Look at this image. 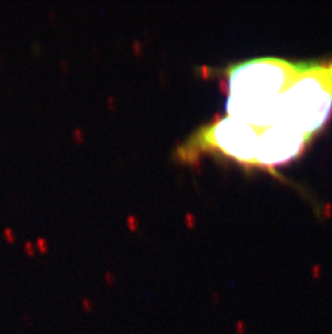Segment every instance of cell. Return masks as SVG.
<instances>
[{"mask_svg": "<svg viewBox=\"0 0 332 334\" xmlns=\"http://www.w3.org/2000/svg\"><path fill=\"white\" fill-rule=\"evenodd\" d=\"M228 116L257 139L256 167L273 170L299 157L332 111V62L291 63L273 58L228 70Z\"/></svg>", "mask_w": 332, "mask_h": 334, "instance_id": "cell-1", "label": "cell"}, {"mask_svg": "<svg viewBox=\"0 0 332 334\" xmlns=\"http://www.w3.org/2000/svg\"><path fill=\"white\" fill-rule=\"evenodd\" d=\"M3 238L8 243L13 244L15 242V234H14L13 229L10 227H6L3 230Z\"/></svg>", "mask_w": 332, "mask_h": 334, "instance_id": "cell-2", "label": "cell"}, {"mask_svg": "<svg viewBox=\"0 0 332 334\" xmlns=\"http://www.w3.org/2000/svg\"><path fill=\"white\" fill-rule=\"evenodd\" d=\"M36 247H37L38 251L41 254H45L48 252V242L43 238H38L37 241H36Z\"/></svg>", "mask_w": 332, "mask_h": 334, "instance_id": "cell-3", "label": "cell"}, {"mask_svg": "<svg viewBox=\"0 0 332 334\" xmlns=\"http://www.w3.org/2000/svg\"><path fill=\"white\" fill-rule=\"evenodd\" d=\"M24 251H25V253H26V254L28 255V256H30V257L35 256V254H36V251H35V249H33V243H31L30 241L25 242Z\"/></svg>", "mask_w": 332, "mask_h": 334, "instance_id": "cell-4", "label": "cell"}, {"mask_svg": "<svg viewBox=\"0 0 332 334\" xmlns=\"http://www.w3.org/2000/svg\"><path fill=\"white\" fill-rule=\"evenodd\" d=\"M82 309L85 312H88V314L93 310V303L90 299L82 300Z\"/></svg>", "mask_w": 332, "mask_h": 334, "instance_id": "cell-5", "label": "cell"}, {"mask_svg": "<svg viewBox=\"0 0 332 334\" xmlns=\"http://www.w3.org/2000/svg\"><path fill=\"white\" fill-rule=\"evenodd\" d=\"M105 282L108 284V287H112L115 282V277L111 272H105Z\"/></svg>", "mask_w": 332, "mask_h": 334, "instance_id": "cell-6", "label": "cell"}, {"mask_svg": "<svg viewBox=\"0 0 332 334\" xmlns=\"http://www.w3.org/2000/svg\"><path fill=\"white\" fill-rule=\"evenodd\" d=\"M236 333L237 334H245L246 333V323L242 320H238L235 324Z\"/></svg>", "mask_w": 332, "mask_h": 334, "instance_id": "cell-7", "label": "cell"}, {"mask_svg": "<svg viewBox=\"0 0 332 334\" xmlns=\"http://www.w3.org/2000/svg\"><path fill=\"white\" fill-rule=\"evenodd\" d=\"M213 302L215 304L219 303V293H218L217 291L213 292Z\"/></svg>", "mask_w": 332, "mask_h": 334, "instance_id": "cell-8", "label": "cell"}]
</instances>
